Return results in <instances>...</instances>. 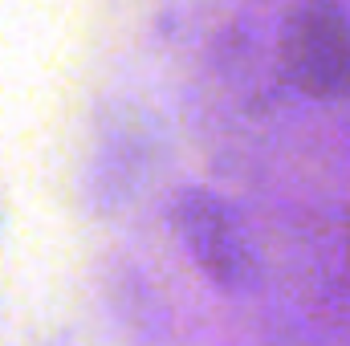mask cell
I'll return each mask as SVG.
<instances>
[{"label": "cell", "instance_id": "obj_1", "mask_svg": "<svg viewBox=\"0 0 350 346\" xmlns=\"http://www.w3.org/2000/svg\"><path fill=\"white\" fill-rule=\"evenodd\" d=\"M285 62L306 94L342 98L350 90V21L330 4L301 8L285 37Z\"/></svg>", "mask_w": 350, "mask_h": 346}]
</instances>
